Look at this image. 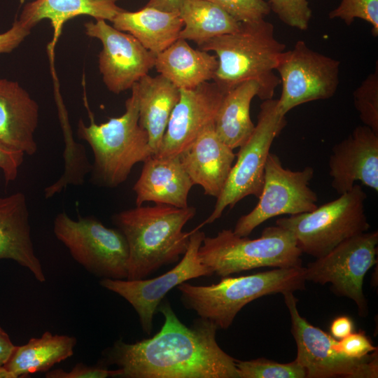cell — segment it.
<instances>
[{"label": "cell", "mask_w": 378, "mask_h": 378, "mask_svg": "<svg viewBox=\"0 0 378 378\" xmlns=\"http://www.w3.org/2000/svg\"><path fill=\"white\" fill-rule=\"evenodd\" d=\"M85 34L99 39L102 49L98 66L107 89L120 94L148 74L155 66L156 55L145 48L132 35L97 20L84 24Z\"/></svg>", "instance_id": "cell-15"}, {"label": "cell", "mask_w": 378, "mask_h": 378, "mask_svg": "<svg viewBox=\"0 0 378 378\" xmlns=\"http://www.w3.org/2000/svg\"><path fill=\"white\" fill-rule=\"evenodd\" d=\"M139 105V124L146 131L155 155L160 146L171 113L180 97V89L159 74H148L133 85Z\"/></svg>", "instance_id": "cell-22"}, {"label": "cell", "mask_w": 378, "mask_h": 378, "mask_svg": "<svg viewBox=\"0 0 378 378\" xmlns=\"http://www.w3.org/2000/svg\"><path fill=\"white\" fill-rule=\"evenodd\" d=\"M53 232L74 260L92 274L102 279H127L129 247L118 228L107 227L92 216L74 220L61 212L54 219Z\"/></svg>", "instance_id": "cell-8"}, {"label": "cell", "mask_w": 378, "mask_h": 378, "mask_svg": "<svg viewBox=\"0 0 378 378\" xmlns=\"http://www.w3.org/2000/svg\"><path fill=\"white\" fill-rule=\"evenodd\" d=\"M276 71L282 84L277 106L285 115L300 104L331 98L339 85L340 62L313 50L304 41L281 54Z\"/></svg>", "instance_id": "cell-13"}, {"label": "cell", "mask_w": 378, "mask_h": 378, "mask_svg": "<svg viewBox=\"0 0 378 378\" xmlns=\"http://www.w3.org/2000/svg\"><path fill=\"white\" fill-rule=\"evenodd\" d=\"M214 82L193 89H180L160 148L154 155L176 157L185 151L209 125L214 122L225 95Z\"/></svg>", "instance_id": "cell-16"}, {"label": "cell", "mask_w": 378, "mask_h": 378, "mask_svg": "<svg viewBox=\"0 0 378 378\" xmlns=\"http://www.w3.org/2000/svg\"><path fill=\"white\" fill-rule=\"evenodd\" d=\"M211 1L239 22L256 21L270 13V8L265 0H206Z\"/></svg>", "instance_id": "cell-34"}, {"label": "cell", "mask_w": 378, "mask_h": 378, "mask_svg": "<svg viewBox=\"0 0 378 378\" xmlns=\"http://www.w3.org/2000/svg\"><path fill=\"white\" fill-rule=\"evenodd\" d=\"M289 311L291 333L297 346L295 359L305 370L306 378H377V350L362 358L346 355L339 340L315 327L298 309L293 292L281 293Z\"/></svg>", "instance_id": "cell-10"}, {"label": "cell", "mask_w": 378, "mask_h": 378, "mask_svg": "<svg viewBox=\"0 0 378 378\" xmlns=\"http://www.w3.org/2000/svg\"><path fill=\"white\" fill-rule=\"evenodd\" d=\"M272 10L284 23L306 30L312 16V10L307 0H267Z\"/></svg>", "instance_id": "cell-33"}, {"label": "cell", "mask_w": 378, "mask_h": 378, "mask_svg": "<svg viewBox=\"0 0 378 378\" xmlns=\"http://www.w3.org/2000/svg\"><path fill=\"white\" fill-rule=\"evenodd\" d=\"M178 157L193 184L201 186L205 195L217 198L236 154L217 135L213 122Z\"/></svg>", "instance_id": "cell-18"}, {"label": "cell", "mask_w": 378, "mask_h": 378, "mask_svg": "<svg viewBox=\"0 0 378 378\" xmlns=\"http://www.w3.org/2000/svg\"><path fill=\"white\" fill-rule=\"evenodd\" d=\"M38 119V105L29 92L18 82L0 78V142L24 155H34Z\"/></svg>", "instance_id": "cell-19"}, {"label": "cell", "mask_w": 378, "mask_h": 378, "mask_svg": "<svg viewBox=\"0 0 378 378\" xmlns=\"http://www.w3.org/2000/svg\"><path fill=\"white\" fill-rule=\"evenodd\" d=\"M75 337L53 335L46 331L40 337L31 338L27 344L15 346L4 366L17 377L49 371L74 354Z\"/></svg>", "instance_id": "cell-26"}, {"label": "cell", "mask_w": 378, "mask_h": 378, "mask_svg": "<svg viewBox=\"0 0 378 378\" xmlns=\"http://www.w3.org/2000/svg\"><path fill=\"white\" fill-rule=\"evenodd\" d=\"M121 371L119 369L108 370L105 365L94 366L86 365L84 363H76L70 371L55 369L46 372V378H107L120 377Z\"/></svg>", "instance_id": "cell-35"}, {"label": "cell", "mask_w": 378, "mask_h": 378, "mask_svg": "<svg viewBox=\"0 0 378 378\" xmlns=\"http://www.w3.org/2000/svg\"><path fill=\"white\" fill-rule=\"evenodd\" d=\"M367 195L361 185L312 211L279 218L276 225L290 231L302 253L320 258L343 241L368 231Z\"/></svg>", "instance_id": "cell-7"}, {"label": "cell", "mask_w": 378, "mask_h": 378, "mask_svg": "<svg viewBox=\"0 0 378 378\" xmlns=\"http://www.w3.org/2000/svg\"><path fill=\"white\" fill-rule=\"evenodd\" d=\"M159 310L164 321L157 334L134 343L115 341L103 352L104 363L116 365L123 378H239L235 358L216 341L214 322L200 317L188 327L167 301Z\"/></svg>", "instance_id": "cell-1"}, {"label": "cell", "mask_w": 378, "mask_h": 378, "mask_svg": "<svg viewBox=\"0 0 378 378\" xmlns=\"http://www.w3.org/2000/svg\"><path fill=\"white\" fill-rule=\"evenodd\" d=\"M196 214L188 206H136L113 215L112 220L129 247L126 279H145L161 267L179 260L186 253L191 232L183 230Z\"/></svg>", "instance_id": "cell-2"}, {"label": "cell", "mask_w": 378, "mask_h": 378, "mask_svg": "<svg viewBox=\"0 0 378 378\" xmlns=\"http://www.w3.org/2000/svg\"><path fill=\"white\" fill-rule=\"evenodd\" d=\"M111 22L115 29L132 35L155 55L178 39L183 27L179 13L146 6L134 12L124 10Z\"/></svg>", "instance_id": "cell-25"}, {"label": "cell", "mask_w": 378, "mask_h": 378, "mask_svg": "<svg viewBox=\"0 0 378 378\" xmlns=\"http://www.w3.org/2000/svg\"><path fill=\"white\" fill-rule=\"evenodd\" d=\"M131 90L122 115L97 124L89 113L88 125L82 118L78 121V136L89 144L94 155L90 181L94 185L111 188L120 186L136 164L153 155L148 134L139 124L136 90L134 86Z\"/></svg>", "instance_id": "cell-4"}, {"label": "cell", "mask_w": 378, "mask_h": 378, "mask_svg": "<svg viewBox=\"0 0 378 378\" xmlns=\"http://www.w3.org/2000/svg\"><path fill=\"white\" fill-rule=\"evenodd\" d=\"M120 0H36L24 6L19 18L21 24L31 29L40 21L50 20L54 31V45L64 24L78 15H89L111 22L124 10L116 3Z\"/></svg>", "instance_id": "cell-24"}, {"label": "cell", "mask_w": 378, "mask_h": 378, "mask_svg": "<svg viewBox=\"0 0 378 378\" xmlns=\"http://www.w3.org/2000/svg\"><path fill=\"white\" fill-rule=\"evenodd\" d=\"M204 237V233L198 229L191 231L182 259L171 270L159 276L137 280L102 279L99 284L127 300L136 311L143 331L150 335L155 311L169 291L189 279L213 275L198 255Z\"/></svg>", "instance_id": "cell-14"}, {"label": "cell", "mask_w": 378, "mask_h": 378, "mask_svg": "<svg viewBox=\"0 0 378 378\" xmlns=\"http://www.w3.org/2000/svg\"><path fill=\"white\" fill-rule=\"evenodd\" d=\"M304 267L275 268L247 276L222 277L209 286L183 282L177 286L184 307L227 329L238 312L253 300L267 295L304 289Z\"/></svg>", "instance_id": "cell-5"}, {"label": "cell", "mask_w": 378, "mask_h": 378, "mask_svg": "<svg viewBox=\"0 0 378 378\" xmlns=\"http://www.w3.org/2000/svg\"><path fill=\"white\" fill-rule=\"evenodd\" d=\"M29 216L24 193L18 192L0 197V260L15 261L42 283L46 276L35 254Z\"/></svg>", "instance_id": "cell-21"}, {"label": "cell", "mask_w": 378, "mask_h": 378, "mask_svg": "<svg viewBox=\"0 0 378 378\" xmlns=\"http://www.w3.org/2000/svg\"><path fill=\"white\" fill-rule=\"evenodd\" d=\"M354 102L364 125L378 134V68L354 92Z\"/></svg>", "instance_id": "cell-31"}, {"label": "cell", "mask_w": 378, "mask_h": 378, "mask_svg": "<svg viewBox=\"0 0 378 378\" xmlns=\"http://www.w3.org/2000/svg\"><path fill=\"white\" fill-rule=\"evenodd\" d=\"M178 13L183 22L179 38L192 41L197 46L235 31L240 24L218 6L206 0H183Z\"/></svg>", "instance_id": "cell-28"}, {"label": "cell", "mask_w": 378, "mask_h": 378, "mask_svg": "<svg viewBox=\"0 0 378 378\" xmlns=\"http://www.w3.org/2000/svg\"><path fill=\"white\" fill-rule=\"evenodd\" d=\"M302 253L294 235L276 225L254 239L224 229L215 237L205 236L198 251L201 262L222 277L260 267H301Z\"/></svg>", "instance_id": "cell-6"}, {"label": "cell", "mask_w": 378, "mask_h": 378, "mask_svg": "<svg viewBox=\"0 0 378 378\" xmlns=\"http://www.w3.org/2000/svg\"><path fill=\"white\" fill-rule=\"evenodd\" d=\"M15 347L8 335L0 327V366L6 364Z\"/></svg>", "instance_id": "cell-40"}, {"label": "cell", "mask_w": 378, "mask_h": 378, "mask_svg": "<svg viewBox=\"0 0 378 378\" xmlns=\"http://www.w3.org/2000/svg\"><path fill=\"white\" fill-rule=\"evenodd\" d=\"M378 232L351 237L304 267L305 281L331 284L332 291L353 300L360 316L368 313L363 286L367 272L377 260Z\"/></svg>", "instance_id": "cell-11"}, {"label": "cell", "mask_w": 378, "mask_h": 378, "mask_svg": "<svg viewBox=\"0 0 378 378\" xmlns=\"http://www.w3.org/2000/svg\"><path fill=\"white\" fill-rule=\"evenodd\" d=\"M331 186L342 195L356 181L378 191V134L359 125L335 144L328 160Z\"/></svg>", "instance_id": "cell-17"}, {"label": "cell", "mask_w": 378, "mask_h": 378, "mask_svg": "<svg viewBox=\"0 0 378 378\" xmlns=\"http://www.w3.org/2000/svg\"><path fill=\"white\" fill-rule=\"evenodd\" d=\"M56 102L65 146L63 154L64 169L59 178L45 188L44 196L46 199L61 192L68 186L83 185L86 175L92 169L85 148L73 137L66 110L59 93L56 96Z\"/></svg>", "instance_id": "cell-29"}, {"label": "cell", "mask_w": 378, "mask_h": 378, "mask_svg": "<svg viewBox=\"0 0 378 378\" xmlns=\"http://www.w3.org/2000/svg\"><path fill=\"white\" fill-rule=\"evenodd\" d=\"M183 0H149L146 6L166 12L178 13Z\"/></svg>", "instance_id": "cell-41"}, {"label": "cell", "mask_w": 378, "mask_h": 378, "mask_svg": "<svg viewBox=\"0 0 378 378\" xmlns=\"http://www.w3.org/2000/svg\"><path fill=\"white\" fill-rule=\"evenodd\" d=\"M24 155L23 153L11 149L0 142V169L6 183L16 179Z\"/></svg>", "instance_id": "cell-37"}, {"label": "cell", "mask_w": 378, "mask_h": 378, "mask_svg": "<svg viewBox=\"0 0 378 378\" xmlns=\"http://www.w3.org/2000/svg\"><path fill=\"white\" fill-rule=\"evenodd\" d=\"M216 55L192 48L186 40L178 38L156 55L157 71L179 89H193L213 80L218 68Z\"/></svg>", "instance_id": "cell-23"}, {"label": "cell", "mask_w": 378, "mask_h": 378, "mask_svg": "<svg viewBox=\"0 0 378 378\" xmlns=\"http://www.w3.org/2000/svg\"><path fill=\"white\" fill-rule=\"evenodd\" d=\"M341 350L353 358H362L377 350L365 332H351L339 340Z\"/></svg>", "instance_id": "cell-36"}, {"label": "cell", "mask_w": 378, "mask_h": 378, "mask_svg": "<svg viewBox=\"0 0 378 378\" xmlns=\"http://www.w3.org/2000/svg\"><path fill=\"white\" fill-rule=\"evenodd\" d=\"M193 186L178 156L152 155L144 162L132 189L136 206L151 202L185 208L189 206L188 195Z\"/></svg>", "instance_id": "cell-20"}, {"label": "cell", "mask_w": 378, "mask_h": 378, "mask_svg": "<svg viewBox=\"0 0 378 378\" xmlns=\"http://www.w3.org/2000/svg\"><path fill=\"white\" fill-rule=\"evenodd\" d=\"M258 92V84L249 80L241 83L223 97L215 118L214 128L219 138L233 150L242 146L254 130L250 107Z\"/></svg>", "instance_id": "cell-27"}, {"label": "cell", "mask_w": 378, "mask_h": 378, "mask_svg": "<svg viewBox=\"0 0 378 378\" xmlns=\"http://www.w3.org/2000/svg\"><path fill=\"white\" fill-rule=\"evenodd\" d=\"M314 175V170L310 166L299 171L284 168L279 156L270 153L258 202L249 213L239 217L233 232L239 237H248L255 227L273 217L316 209L317 195L309 187Z\"/></svg>", "instance_id": "cell-12"}, {"label": "cell", "mask_w": 378, "mask_h": 378, "mask_svg": "<svg viewBox=\"0 0 378 378\" xmlns=\"http://www.w3.org/2000/svg\"><path fill=\"white\" fill-rule=\"evenodd\" d=\"M329 18H339L347 25L356 18L361 19L372 25L373 36H378V0H341L329 13Z\"/></svg>", "instance_id": "cell-32"}, {"label": "cell", "mask_w": 378, "mask_h": 378, "mask_svg": "<svg viewBox=\"0 0 378 378\" xmlns=\"http://www.w3.org/2000/svg\"><path fill=\"white\" fill-rule=\"evenodd\" d=\"M197 47L216 53L218 64L213 82L223 92L253 80L259 85L260 99L273 98L281 83L274 71L285 46L276 38L271 22L265 19L240 22L235 31L213 38Z\"/></svg>", "instance_id": "cell-3"}, {"label": "cell", "mask_w": 378, "mask_h": 378, "mask_svg": "<svg viewBox=\"0 0 378 378\" xmlns=\"http://www.w3.org/2000/svg\"><path fill=\"white\" fill-rule=\"evenodd\" d=\"M330 330L333 337L341 340L353 332L354 323L349 317L341 316L332 321Z\"/></svg>", "instance_id": "cell-39"}, {"label": "cell", "mask_w": 378, "mask_h": 378, "mask_svg": "<svg viewBox=\"0 0 378 378\" xmlns=\"http://www.w3.org/2000/svg\"><path fill=\"white\" fill-rule=\"evenodd\" d=\"M30 32L29 28L15 20L10 29L0 34V54L11 52Z\"/></svg>", "instance_id": "cell-38"}, {"label": "cell", "mask_w": 378, "mask_h": 378, "mask_svg": "<svg viewBox=\"0 0 378 378\" xmlns=\"http://www.w3.org/2000/svg\"><path fill=\"white\" fill-rule=\"evenodd\" d=\"M285 116L279 110L277 99L264 100L261 104L254 130L239 147L226 183L204 224L214 223L220 218L226 208H233L247 196L259 197L270 150L286 125Z\"/></svg>", "instance_id": "cell-9"}, {"label": "cell", "mask_w": 378, "mask_h": 378, "mask_svg": "<svg viewBox=\"0 0 378 378\" xmlns=\"http://www.w3.org/2000/svg\"><path fill=\"white\" fill-rule=\"evenodd\" d=\"M239 378H306L304 369L295 360L281 363L265 358L235 359Z\"/></svg>", "instance_id": "cell-30"}, {"label": "cell", "mask_w": 378, "mask_h": 378, "mask_svg": "<svg viewBox=\"0 0 378 378\" xmlns=\"http://www.w3.org/2000/svg\"><path fill=\"white\" fill-rule=\"evenodd\" d=\"M0 378H18L17 376L4 365L0 366Z\"/></svg>", "instance_id": "cell-42"}]
</instances>
